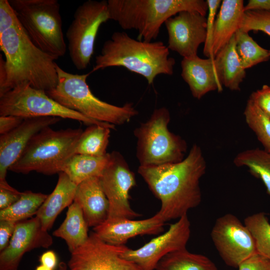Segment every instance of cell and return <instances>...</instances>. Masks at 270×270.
Masks as SVG:
<instances>
[{
  "mask_svg": "<svg viewBox=\"0 0 270 270\" xmlns=\"http://www.w3.org/2000/svg\"><path fill=\"white\" fill-rule=\"evenodd\" d=\"M214 58L222 86L231 90H240L246 73L236 51L234 34Z\"/></svg>",
  "mask_w": 270,
  "mask_h": 270,
  "instance_id": "obj_24",
  "label": "cell"
},
{
  "mask_svg": "<svg viewBox=\"0 0 270 270\" xmlns=\"http://www.w3.org/2000/svg\"><path fill=\"white\" fill-rule=\"evenodd\" d=\"M242 0H224L214 22L212 52L215 56L228 42L240 25L244 14Z\"/></svg>",
  "mask_w": 270,
  "mask_h": 270,
  "instance_id": "obj_22",
  "label": "cell"
},
{
  "mask_svg": "<svg viewBox=\"0 0 270 270\" xmlns=\"http://www.w3.org/2000/svg\"><path fill=\"white\" fill-rule=\"evenodd\" d=\"M24 118L14 116H0V134H6L18 127Z\"/></svg>",
  "mask_w": 270,
  "mask_h": 270,
  "instance_id": "obj_40",
  "label": "cell"
},
{
  "mask_svg": "<svg viewBox=\"0 0 270 270\" xmlns=\"http://www.w3.org/2000/svg\"><path fill=\"white\" fill-rule=\"evenodd\" d=\"M60 120L57 117L25 118L16 128L0 136V182H7L10 168L18 159L32 138Z\"/></svg>",
  "mask_w": 270,
  "mask_h": 270,
  "instance_id": "obj_17",
  "label": "cell"
},
{
  "mask_svg": "<svg viewBox=\"0 0 270 270\" xmlns=\"http://www.w3.org/2000/svg\"><path fill=\"white\" fill-rule=\"evenodd\" d=\"M210 236L220 256L228 266L238 268L257 252L250 230L233 214H226L218 218Z\"/></svg>",
  "mask_w": 270,
  "mask_h": 270,
  "instance_id": "obj_11",
  "label": "cell"
},
{
  "mask_svg": "<svg viewBox=\"0 0 270 270\" xmlns=\"http://www.w3.org/2000/svg\"><path fill=\"white\" fill-rule=\"evenodd\" d=\"M164 222L157 214L142 220L130 218L107 219L94 228L95 232L105 242L116 246L139 235H156L164 230Z\"/></svg>",
  "mask_w": 270,
  "mask_h": 270,
  "instance_id": "obj_18",
  "label": "cell"
},
{
  "mask_svg": "<svg viewBox=\"0 0 270 270\" xmlns=\"http://www.w3.org/2000/svg\"><path fill=\"white\" fill-rule=\"evenodd\" d=\"M238 270H270V259L255 252L238 268Z\"/></svg>",
  "mask_w": 270,
  "mask_h": 270,
  "instance_id": "obj_37",
  "label": "cell"
},
{
  "mask_svg": "<svg viewBox=\"0 0 270 270\" xmlns=\"http://www.w3.org/2000/svg\"><path fill=\"white\" fill-rule=\"evenodd\" d=\"M17 222L0 220V252L8 244L14 234Z\"/></svg>",
  "mask_w": 270,
  "mask_h": 270,
  "instance_id": "obj_39",
  "label": "cell"
},
{
  "mask_svg": "<svg viewBox=\"0 0 270 270\" xmlns=\"http://www.w3.org/2000/svg\"><path fill=\"white\" fill-rule=\"evenodd\" d=\"M77 185L64 172L58 174L56 186L38 209L36 215L42 228L50 230L60 214L74 201Z\"/></svg>",
  "mask_w": 270,
  "mask_h": 270,
  "instance_id": "obj_21",
  "label": "cell"
},
{
  "mask_svg": "<svg viewBox=\"0 0 270 270\" xmlns=\"http://www.w3.org/2000/svg\"><path fill=\"white\" fill-rule=\"evenodd\" d=\"M48 196L31 190L23 192L16 202L7 208L0 210V220L18 222L36 216Z\"/></svg>",
  "mask_w": 270,
  "mask_h": 270,
  "instance_id": "obj_29",
  "label": "cell"
},
{
  "mask_svg": "<svg viewBox=\"0 0 270 270\" xmlns=\"http://www.w3.org/2000/svg\"><path fill=\"white\" fill-rule=\"evenodd\" d=\"M190 235V223L188 214L171 224L168 230L142 247L128 248L122 258L138 265L141 270H155L156 265L166 254L186 248Z\"/></svg>",
  "mask_w": 270,
  "mask_h": 270,
  "instance_id": "obj_14",
  "label": "cell"
},
{
  "mask_svg": "<svg viewBox=\"0 0 270 270\" xmlns=\"http://www.w3.org/2000/svg\"><path fill=\"white\" fill-rule=\"evenodd\" d=\"M20 23L32 42L59 58L66 54L60 6L57 0H9Z\"/></svg>",
  "mask_w": 270,
  "mask_h": 270,
  "instance_id": "obj_8",
  "label": "cell"
},
{
  "mask_svg": "<svg viewBox=\"0 0 270 270\" xmlns=\"http://www.w3.org/2000/svg\"><path fill=\"white\" fill-rule=\"evenodd\" d=\"M170 116L166 107L155 109L150 118L134 131L137 139L136 157L140 166L176 164L184 158L186 142L168 128Z\"/></svg>",
  "mask_w": 270,
  "mask_h": 270,
  "instance_id": "obj_7",
  "label": "cell"
},
{
  "mask_svg": "<svg viewBox=\"0 0 270 270\" xmlns=\"http://www.w3.org/2000/svg\"><path fill=\"white\" fill-rule=\"evenodd\" d=\"M240 29L248 32L251 30L262 31L270 36V12H244Z\"/></svg>",
  "mask_w": 270,
  "mask_h": 270,
  "instance_id": "obj_33",
  "label": "cell"
},
{
  "mask_svg": "<svg viewBox=\"0 0 270 270\" xmlns=\"http://www.w3.org/2000/svg\"><path fill=\"white\" fill-rule=\"evenodd\" d=\"M182 79L192 96L200 99L207 93L222 90L220 74L214 58H202L198 56L183 58L181 62Z\"/></svg>",
  "mask_w": 270,
  "mask_h": 270,
  "instance_id": "obj_19",
  "label": "cell"
},
{
  "mask_svg": "<svg viewBox=\"0 0 270 270\" xmlns=\"http://www.w3.org/2000/svg\"><path fill=\"white\" fill-rule=\"evenodd\" d=\"M250 98L258 108L270 117V86L264 85L261 89L253 92Z\"/></svg>",
  "mask_w": 270,
  "mask_h": 270,
  "instance_id": "obj_38",
  "label": "cell"
},
{
  "mask_svg": "<svg viewBox=\"0 0 270 270\" xmlns=\"http://www.w3.org/2000/svg\"><path fill=\"white\" fill-rule=\"evenodd\" d=\"M16 14L8 0H0V34L20 24Z\"/></svg>",
  "mask_w": 270,
  "mask_h": 270,
  "instance_id": "obj_35",
  "label": "cell"
},
{
  "mask_svg": "<svg viewBox=\"0 0 270 270\" xmlns=\"http://www.w3.org/2000/svg\"><path fill=\"white\" fill-rule=\"evenodd\" d=\"M110 158V153L102 156L75 154L64 166L62 172L77 186L94 176L100 177Z\"/></svg>",
  "mask_w": 270,
  "mask_h": 270,
  "instance_id": "obj_25",
  "label": "cell"
},
{
  "mask_svg": "<svg viewBox=\"0 0 270 270\" xmlns=\"http://www.w3.org/2000/svg\"><path fill=\"white\" fill-rule=\"evenodd\" d=\"M88 226L80 206L74 202L68 207L66 216L53 236L64 240L70 253L88 240Z\"/></svg>",
  "mask_w": 270,
  "mask_h": 270,
  "instance_id": "obj_23",
  "label": "cell"
},
{
  "mask_svg": "<svg viewBox=\"0 0 270 270\" xmlns=\"http://www.w3.org/2000/svg\"><path fill=\"white\" fill-rule=\"evenodd\" d=\"M39 262L42 264L52 270L58 266V258L56 252L52 250H47L42 253L39 257Z\"/></svg>",
  "mask_w": 270,
  "mask_h": 270,
  "instance_id": "obj_41",
  "label": "cell"
},
{
  "mask_svg": "<svg viewBox=\"0 0 270 270\" xmlns=\"http://www.w3.org/2000/svg\"><path fill=\"white\" fill-rule=\"evenodd\" d=\"M234 164L248 167L252 176L262 180L270 195V152L258 148L246 150L236 156Z\"/></svg>",
  "mask_w": 270,
  "mask_h": 270,
  "instance_id": "obj_27",
  "label": "cell"
},
{
  "mask_svg": "<svg viewBox=\"0 0 270 270\" xmlns=\"http://www.w3.org/2000/svg\"><path fill=\"white\" fill-rule=\"evenodd\" d=\"M58 270H68V265L64 262H59Z\"/></svg>",
  "mask_w": 270,
  "mask_h": 270,
  "instance_id": "obj_43",
  "label": "cell"
},
{
  "mask_svg": "<svg viewBox=\"0 0 270 270\" xmlns=\"http://www.w3.org/2000/svg\"><path fill=\"white\" fill-rule=\"evenodd\" d=\"M109 20L106 0H88L76 10L66 36L70 56L78 70H84L89 65L99 28Z\"/></svg>",
  "mask_w": 270,
  "mask_h": 270,
  "instance_id": "obj_10",
  "label": "cell"
},
{
  "mask_svg": "<svg viewBox=\"0 0 270 270\" xmlns=\"http://www.w3.org/2000/svg\"><path fill=\"white\" fill-rule=\"evenodd\" d=\"M83 130L80 128L54 130L48 126L34 135L9 170L23 174L36 172L44 175L62 172L76 154Z\"/></svg>",
  "mask_w": 270,
  "mask_h": 270,
  "instance_id": "obj_6",
  "label": "cell"
},
{
  "mask_svg": "<svg viewBox=\"0 0 270 270\" xmlns=\"http://www.w3.org/2000/svg\"><path fill=\"white\" fill-rule=\"evenodd\" d=\"M220 0H207L208 6V18H206V36L204 44L203 52L208 58H214L212 52V38L216 16L221 4Z\"/></svg>",
  "mask_w": 270,
  "mask_h": 270,
  "instance_id": "obj_34",
  "label": "cell"
},
{
  "mask_svg": "<svg viewBox=\"0 0 270 270\" xmlns=\"http://www.w3.org/2000/svg\"><path fill=\"white\" fill-rule=\"evenodd\" d=\"M56 68L58 84L46 93L64 106L90 118L114 126L128 122L138 114L132 102L116 106L96 97L86 82L91 72L74 74L64 71L58 64Z\"/></svg>",
  "mask_w": 270,
  "mask_h": 270,
  "instance_id": "obj_5",
  "label": "cell"
},
{
  "mask_svg": "<svg viewBox=\"0 0 270 270\" xmlns=\"http://www.w3.org/2000/svg\"><path fill=\"white\" fill-rule=\"evenodd\" d=\"M112 128L98 124L89 126L79 138L76 154L94 156L106 155Z\"/></svg>",
  "mask_w": 270,
  "mask_h": 270,
  "instance_id": "obj_28",
  "label": "cell"
},
{
  "mask_svg": "<svg viewBox=\"0 0 270 270\" xmlns=\"http://www.w3.org/2000/svg\"><path fill=\"white\" fill-rule=\"evenodd\" d=\"M244 224L252 233L259 254L270 259V223L264 212L248 216Z\"/></svg>",
  "mask_w": 270,
  "mask_h": 270,
  "instance_id": "obj_32",
  "label": "cell"
},
{
  "mask_svg": "<svg viewBox=\"0 0 270 270\" xmlns=\"http://www.w3.org/2000/svg\"><path fill=\"white\" fill-rule=\"evenodd\" d=\"M18 270V269H17V270Z\"/></svg>",
  "mask_w": 270,
  "mask_h": 270,
  "instance_id": "obj_45",
  "label": "cell"
},
{
  "mask_svg": "<svg viewBox=\"0 0 270 270\" xmlns=\"http://www.w3.org/2000/svg\"><path fill=\"white\" fill-rule=\"evenodd\" d=\"M100 180L109 202L107 219H134L140 216L132 208L129 202V192L136 184L135 175L120 152L110 153Z\"/></svg>",
  "mask_w": 270,
  "mask_h": 270,
  "instance_id": "obj_12",
  "label": "cell"
},
{
  "mask_svg": "<svg viewBox=\"0 0 270 270\" xmlns=\"http://www.w3.org/2000/svg\"><path fill=\"white\" fill-rule=\"evenodd\" d=\"M110 19L124 30L134 29L138 40L152 42L160 34L162 24L170 18L184 11L196 12L205 16L208 11L204 0H108Z\"/></svg>",
  "mask_w": 270,
  "mask_h": 270,
  "instance_id": "obj_4",
  "label": "cell"
},
{
  "mask_svg": "<svg viewBox=\"0 0 270 270\" xmlns=\"http://www.w3.org/2000/svg\"><path fill=\"white\" fill-rule=\"evenodd\" d=\"M155 270H218L208 257L186 248L170 252L158 262Z\"/></svg>",
  "mask_w": 270,
  "mask_h": 270,
  "instance_id": "obj_26",
  "label": "cell"
},
{
  "mask_svg": "<svg viewBox=\"0 0 270 270\" xmlns=\"http://www.w3.org/2000/svg\"><path fill=\"white\" fill-rule=\"evenodd\" d=\"M162 42L136 40L124 32L113 33L96 58L91 72L108 67H124L144 76L151 84L159 74L172 75L175 60Z\"/></svg>",
  "mask_w": 270,
  "mask_h": 270,
  "instance_id": "obj_3",
  "label": "cell"
},
{
  "mask_svg": "<svg viewBox=\"0 0 270 270\" xmlns=\"http://www.w3.org/2000/svg\"><path fill=\"white\" fill-rule=\"evenodd\" d=\"M0 96L24 83L46 92L58 84L55 60L37 47L20 24L0 34Z\"/></svg>",
  "mask_w": 270,
  "mask_h": 270,
  "instance_id": "obj_2",
  "label": "cell"
},
{
  "mask_svg": "<svg viewBox=\"0 0 270 270\" xmlns=\"http://www.w3.org/2000/svg\"><path fill=\"white\" fill-rule=\"evenodd\" d=\"M14 116L24 118L57 117L80 122L86 125L115 126L98 122L70 110L50 98L46 92L32 87L28 84H20L0 96V116Z\"/></svg>",
  "mask_w": 270,
  "mask_h": 270,
  "instance_id": "obj_9",
  "label": "cell"
},
{
  "mask_svg": "<svg viewBox=\"0 0 270 270\" xmlns=\"http://www.w3.org/2000/svg\"><path fill=\"white\" fill-rule=\"evenodd\" d=\"M168 33V48L183 58L197 55L199 46L205 42L206 18L196 12L184 11L164 22Z\"/></svg>",
  "mask_w": 270,
  "mask_h": 270,
  "instance_id": "obj_15",
  "label": "cell"
},
{
  "mask_svg": "<svg viewBox=\"0 0 270 270\" xmlns=\"http://www.w3.org/2000/svg\"><path fill=\"white\" fill-rule=\"evenodd\" d=\"M128 248L107 243L93 232L82 246L70 253L68 270H141L122 258Z\"/></svg>",
  "mask_w": 270,
  "mask_h": 270,
  "instance_id": "obj_13",
  "label": "cell"
},
{
  "mask_svg": "<svg viewBox=\"0 0 270 270\" xmlns=\"http://www.w3.org/2000/svg\"><path fill=\"white\" fill-rule=\"evenodd\" d=\"M206 168L201 148L195 144L180 162L155 166H140L138 172L160 201L156 214L166 222L179 219L200 204V181Z\"/></svg>",
  "mask_w": 270,
  "mask_h": 270,
  "instance_id": "obj_1",
  "label": "cell"
},
{
  "mask_svg": "<svg viewBox=\"0 0 270 270\" xmlns=\"http://www.w3.org/2000/svg\"><path fill=\"white\" fill-rule=\"evenodd\" d=\"M35 270H52L48 268H47L42 264H40L36 268Z\"/></svg>",
  "mask_w": 270,
  "mask_h": 270,
  "instance_id": "obj_44",
  "label": "cell"
},
{
  "mask_svg": "<svg viewBox=\"0 0 270 270\" xmlns=\"http://www.w3.org/2000/svg\"><path fill=\"white\" fill-rule=\"evenodd\" d=\"M74 202L80 207L89 227L94 228L107 220L109 202L100 177L90 178L78 184Z\"/></svg>",
  "mask_w": 270,
  "mask_h": 270,
  "instance_id": "obj_20",
  "label": "cell"
},
{
  "mask_svg": "<svg viewBox=\"0 0 270 270\" xmlns=\"http://www.w3.org/2000/svg\"><path fill=\"white\" fill-rule=\"evenodd\" d=\"M244 116L247 124L254 132L264 150L270 152V117L250 98L247 102Z\"/></svg>",
  "mask_w": 270,
  "mask_h": 270,
  "instance_id": "obj_31",
  "label": "cell"
},
{
  "mask_svg": "<svg viewBox=\"0 0 270 270\" xmlns=\"http://www.w3.org/2000/svg\"><path fill=\"white\" fill-rule=\"evenodd\" d=\"M244 12L250 10L270 12V0H250L244 6Z\"/></svg>",
  "mask_w": 270,
  "mask_h": 270,
  "instance_id": "obj_42",
  "label": "cell"
},
{
  "mask_svg": "<svg viewBox=\"0 0 270 270\" xmlns=\"http://www.w3.org/2000/svg\"><path fill=\"white\" fill-rule=\"evenodd\" d=\"M234 38L236 51L244 69L269 60L270 50L259 46L248 32L239 29Z\"/></svg>",
  "mask_w": 270,
  "mask_h": 270,
  "instance_id": "obj_30",
  "label": "cell"
},
{
  "mask_svg": "<svg viewBox=\"0 0 270 270\" xmlns=\"http://www.w3.org/2000/svg\"><path fill=\"white\" fill-rule=\"evenodd\" d=\"M52 243V236L42 228L36 216L17 222L8 244L0 252V270L18 269L26 252L36 248H48Z\"/></svg>",
  "mask_w": 270,
  "mask_h": 270,
  "instance_id": "obj_16",
  "label": "cell"
},
{
  "mask_svg": "<svg viewBox=\"0 0 270 270\" xmlns=\"http://www.w3.org/2000/svg\"><path fill=\"white\" fill-rule=\"evenodd\" d=\"M22 193L10 186L7 182H0V210L13 204L20 198Z\"/></svg>",
  "mask_w": 270,
  "mask_h": 270,
  "instance_id": "obj_36",
  "label": "cell"
}]
</instances>
